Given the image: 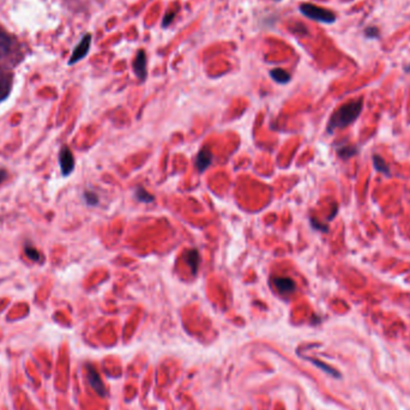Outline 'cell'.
<instances>
[{
    "label": "cell",
    "instance_id": "16",
    "mask_svg": "<svg viewBox=\"0 0 410 410\" xmlns=\"http://www.w3.org/2000/svg\"><path fill=\"white\" fill-rule=\"evenodd\" d=\"M24 252H26V256L28 258H30L32 260H34V262H39L40 258H41L39 251L32 246H27L26 248H24Z\"/></svg>",
    "mask_w": 410,
    "mask_h": 410
},
{
    "label": "cell",
    "instance_id": "11",
    "mask_svg": "<svg viewBox=\"0 0 410 410\" xmlns=\"http://www.w3.org/2000/svg\"><path fill=\"white\" fill-rule=\"evenodd\" d=\"M186 262H187L189 269H191V272L193 275H197L198 269H199L200 265V256L199 252L197 250H189L186 252Z\"/></svg>",
    "mask_w": 410,
    "mask_h": 410
},
{
    "label": "cell",
    "instance_id": "9",
    "mask_svg": "<svg viewBox=\"0 0 410 410\" xmlns=\"http://www.w3.org/2000/svg\"><path fill=\"white\" fill-rule=\"evenodd\" d=\"M86 371H88V380L90 385H91V387L94 389L96 392L98 394H101V396H104L105 394V385L102 383L100 375H98L97 371L92 367V366L88 365L86 366Z\"/></svg>",
    "mask_w": 410,
    "mask_h": 410
},
{
    "label": "cell",
    "instance_id": "14",
    "mask_svg": "<svg viewBox=\"0 0 410 410\" xmlns=\"http://www.w3.org/2000/svg\"><path fill=\"white\" fill-rule=\"evenodd\" d=\"M373 164H374V168L378 170V172L383 173L385 176H390L391 175V170H390V167L387 166V163L385 162V160L383 157H380L379 155L374 154L373 156Z\"/></svg>",
    "mask_w": 410,
    "mask_h": 410
},
{
    "label": "cell",
    "instance_id": "21",
    "mask_svg": "<svg viewBox=\"0 0 410 410\" xmlns=\"http://www.w3.org/2000/svg\"><path fill=\"white\" fill-rule=\"evenodd\" d=\"M6 179V172L5 170H0V184Z\"/></svg>",
    "mask_w": 410,
    "mask_h": 410
},
{
    "label": "cell",
    "instance_id": "18",
    "mask_svg": "<svg viewBox=\"0 0 410 410\" xmlns=\"http://www.w3.org/2000/svg\"><path fill=\"white\" fill-rule=\"evenodd\" d=\"M175 11H168L166 15H164L163 21H162V28H168L170 24L173 23L174 18H175Z\"/></svg>",
    "mask_w": 410,
    "mask_h": 410
},
{
    "label": "cell",
    "instance_id": "19",
    "mask_svg": "<svg viewBox=\"0 0 410 410\" xmlns=\"http://www.w3.org/2000/svg\"><path fill=\"white\" fill-rule=\"evenodd\" d=\"M84 199L88 205H96L98 203V197L95 193H92V192H85Z\"/></svg>",
    "mask_w": 410,
    "mask_h": 410
},
{
    "label": "cell",
    "instance_id": "8",
    "mask_svg": "<svg viewBox=\"0 0 410 410\" xmlns=\"http://www.w3.org/2000/svg\"><path fill=\"white\" fill-rule=\"evenodd\" d=\"M211 163H213V154H211L210 149L203 148L199 153H198L197 157H195L194 161L195 168L198 169V172L201 173L209 168Z\"/></svg>",
    "mask_w": 410,
    "mask_h": 410
},
{
    "label": "cell",
    "instance_id": "5",
    "mask_svg": "<svg viewBox=\"0 0 410 410\" xmlns=\"http://www.w3.org/2000/svg\"><path fill=\"white\" fill-rule=\"evenodd\" d=\"M15 45H16V39L10 33L6 32L4 28L0 27V61L9 57Z\"/></svg>",
    "mask_w": 410,
    "mask_h": 410
},
{
    "label": "cell",
    "instance_id": "13",
    "mask_svg": "<svg viewBox=\"0 0 410 410\" xmlns=\"http://www.w3.org/2000/svg\"><path fill=\"white\" fill-rule=\"evenodd\" d=\"M336 151H337L338 156H340L341 158H343V160H348V158L353 157L354 155H356L359 153L358 148L353 147V145L344 144V143H342V144L337 145Z\"/></svg>",
    "mask_w": 410,
    "mask_h": 410
},
{
    "label": "cell",
    "instance_id": "3",
    "mask_svg": "<svg viewBox=\"0 0 410 410\" xmlns=\"http://www.w3.org/2000/svg\"><path fill=\"white\" fill-rule=\"evenodd\" d=\"M91 41H92V36L90 33H86L83 35L82 39H80V41L77 43L76 47L73 48L72 53H71V57L68 59L67 64L70 65H74L77 63H79L80 60H83L86 55L89 54L90 52V47H91Z\"/></svg>",
    "mask_w": 410,
    "mask_h": 410
},
{
    "label": "cell",
    "instance_id": "1",
    "mask_svg": "<svg viewBox=\"0 0 410 410\" xmlns=\"http://www.w3.org/2000/svg\"><path fill=\"white\" fill-rule=\"evenodd\" d=\"M363 110V98L359 100L347 102L342 105L340 108L332 113V116L329 119L326 131L329 135H332L336 130L346 129L349 125L355 123L358 118L361 116Z\"/></svg>",
    "mask_w": 410,
    "mask_h": 410
},
{
    "label": "cell",
    "instance_id": "12",
    "mask_svg": "<svg viewBox=\"0 0 410 410\" xmlns=\"http://www.w3.org/2000/svg\"><path fill=\"white\" fill-rule=\"evenodd\" d=\"M270 77L278 84H287L290 82L291 76L283 68H272L270 71Z\"/></svg>",
    "mask_w": 410,
    "mask_h": 410
},
{
    "label": "cell",
    "instance_id": "20",
    "mask_svg": "<svg viewBox=\"0 0 410 410\" xmlns=\"http://www.w3.org/2000/svg\"><path fill=\"white\" fill-rule=\"evenodd\" d=\"M310 222H311V226H312L315 229H317V231L325 232V233L328 232V226L322 225V223H319L318 221H317V220L312 219V217H311V219H310Z\"/></svg>",
    "mask_w": 410,
    "mask_h": 410
},
{
    "label": "cell",
    "instance_id": "15",
    "mask_svg": "<svg viewBox=\"0 0 410 410\" xmlns=\"http://www.w3.org/2000/svg\"><path fill=\"white\" fill-rule=\"evenodd\" d=\"M135 195L137 199H138L139 201H142V203H153V201L155 200L154 195L151 193H149L147 189L141 187V186H138V187L136 188Z\"/></svg>",
    "mask_w": 410,
    "mask_h": 410
},
{
    "label": "cell",
    "instance_id": "4",
    "mask_svg": "<svg viewBox=\"0 0 410 410\" xmlns=\"http://www.w3.org/2000/svg\"><path fill=\"white\" fill-rule=\"evenodd\" d=\"M59 164H60L61 174L64 176L70 175L74 169V157L72 151L67 145H64L59 151Z\"/></svg>",
    "mask_w": 410,
    "mask_h": 410
},
{
    "label": "cell",
    "instance_id": "7",
    "mask_svg": "<svg viewBox=\"0 0 410 410\" xmlns=\"http://www.w3.org/2000/svg\"><path fill=\"white\" fill-rule=\"evenodd\" d=\"M12 86H14V74L0 70V104L10 96Z\"/></svg>",
    "mask_w": 410,
    "mask_h": 410
},
{
    "label": "cell",
    "instance_id": "10",
    "mask_svg": "<svg viewBox=\"0 0 410 410\" xmlns=\"http://www.w3.org/2000/svg\"><path fill=\"white\" fill-rule=\"evenodd\" d=\"M273 284L277 289L281 291V293L284 294H289L294 293L295 289H296V284L293 279L289 277H275L272 279Z\"/></svg>",
    "mask_w": 410,
    "mask_h": 410
},
{
    "label": "cell",
    "instance_id": "6",
    "mask_svg": "<svg viewBox=\"0 0 410 410\" xmlns=\"http://www.w3.org/2000/svg\"><path fill=\"white\" fill-rule=\"evenodd\" d=\"M133 71H135L137 78H138L141 82H144L145 78L148 76V70H147V54L143 49H139L137 52L135 61H133Z\"/></svg>",
    "mask_w": 410,
    "mask_h": 410
},
{
    "label": "cell",
    "instance_id": "2",
    "mask_svg": "<svg viewBox=\"0 0 410 410\" xmlns=\"http://www.w3.org/2000/svg\"><path fill=\"white\" fill-rule=\"evenodd\" d=\"M299 10L303 16L312 21L321 22V23L325 24H332L336 22V15L332 11L328 10V9L321 8V6L305 3V4H301L299 6Z\"/></svg>",
    "mask_w": 410,
    "mask_h": 410
},
{
    "label": "cell",
    "instance_id": "17",
    "mask_svg": "<svg viewBox=\"0 0 410 410\" xmlns=\"http://www.w3.org/2000/svg\"><path fill=\"white\" fill-rule=\"evenodd\" d=\"M365 35L368 39H378L380 36V32L377 27H368L365 29Z\"/></svg>",
    "mask_w": 410,
    "mask_h": 410
},
{
    "label": "cell",
    "instance_id": "22",
    "mask_svg": "<svg viewBox=\"0 0 410 410\" xmlns=\"http://www.w3.org/2000/svg\"><path fill=\"white\" fill-rule=\"evenodd\" d=\"M273 2H281V0H273Z\"/></svg>",
    "mask_w": 410,
    "mask_h": 410
}]
</instances>
